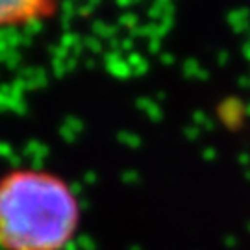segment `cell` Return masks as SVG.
<instances>
[{"instance_id":"6da1fadb","label":"cell","mask_w":250,"mask_h":250,"mask_svg":"<svg viewBox=\"0 0 250 250\" xmlns=\"http://www.w3.org/2000/svg\"><path fill=\"white\" fill-rule=\"evenodd\" d=\"M80 215L74 191L54 172L15 169L0 178V250H65Z\"/></svg>"},{"instance_id":"7a4b0ae2","label":"cell","mask_w":250,"mask_h":250,"mask_svg":"<svg viewBox=\"0 0 250 250\" xmlns=\"http://www.w3.org/2000/svg\"><path fill=\"white\" fill-rule=\"evenodd\" d=\"M56 8L58 0H0V30L52 17Z\"/></svg>"}]
</instances>
